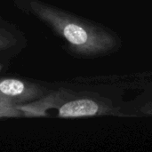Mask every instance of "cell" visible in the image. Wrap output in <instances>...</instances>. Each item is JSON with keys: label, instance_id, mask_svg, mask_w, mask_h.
<instances>
[{"label": "cell", "instance_id": "6da1fadb", "mask_svg": "<svg viewBox=\"0 0 152 152\" xmlns=\"http://www.w3.org/2000/svg\"><path fill=\"white\" fill-rule=\"evenodd\" d=\"M23 13L49 28L63 43L65 50L78 58H94L117 47L114 36L102 26L43 0H12Z\"/></svg>", "mask_w": 152, "mask_h": 152}, {"label": "cell", "instance_id": "7a4b0ae2", "mask_svg": "<svg viewBox=\"0 0 152 152\" xmlns=\"http://www.w3.org/2000/svg\"><path fill=\"white\" fill-rule=\"evenodd\" d=\"M53 90L52 84L24 78H0V102L11 107L25 105L38 101Z\"/></svg>", "mask_w": 152, "mask_h": 152}, {"label": "cell", "instance_id": "3957f363", "mask_svg": "<svg viewBox=\"0 0 152 152\" xmlns=\"http://www.w3.org/2000/svg\"><path fill=\"white\" fill-rule=\"evenodd\" d=\"M24 32L14 23L0 16V62H7L28 46Z\"/></svg>", "mask_w": 152, "mask_h": 152}, {"label": "cell", "instance_id": "277c9868", "mask_svg": "<svg viewBox=\"0 0 152 152\" xmlns=\"http://www.w3.org/2000/svg\"><path fill=\"white\" fill-rule=\"evenodd\" d=\"M4 68V65H3V62H0V72L2 70V69Z\"/></svg>", "mask_w": 152, "mask_h": 152}]
</instances>
